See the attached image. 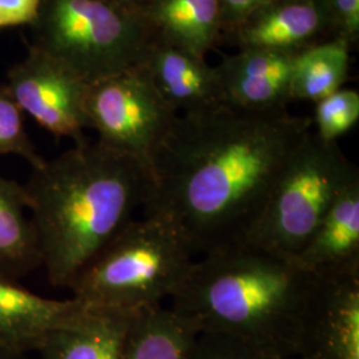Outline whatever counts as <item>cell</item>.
Returning <instances> with one entry per match:
<instances>
[{"label": "cell", "mask_w": 359, "mask_h": 359, "mask_svg": "<svg viewBox=\"0 0 359 359\" xmlns=\"http://www.w3.org/2000/svg\"><path fill=\"white\" fill-rule=\"evenodd\" d=\"M293 259L314 276L359 270V179L337 197Z\"/></svg>", "instance_id": "5bb4252c"}, {"label": "cell", "mask_w": 359, "mask_h": 359, "mask_svg": "<svg viewBox=\"0 0 359 359\" xmlns=\"http://www.w3.org/2000/svg\"><path fill=\"white\" fill-rule=\"evenodd\" d=\"M135 311L90 308L39 347L40 359H118Z\"/></svg>", "instance_id": "2e32d148"}, {"label": "cell", "mask_w": 359, "mask_h": 359, "mask_svg": "<svg viewBox=\"0 0 359 359\" xmlns=\"http://www.w3.org/2000/svg\"><path fill=\"white\" fill-rule=\"evenodd\" d=\"M273 1L277 0H219L222 13V36L229 35L231 29L248 15Z\"/></svg>", "instance_id": "d4e9b609"}, {"label": "cell", "mask_w": 359, "mask_h": 359, "mask_svg": "<svg viewBox=\"0 0 359 359\" xmlns=\"http://www.w3.org/2000/svg\"><path fill=\"white\" fill-rule=\"evenodd\" d=\"M359 120V93L354 90H341L316 103L314 133L323 142H337L357 126Z\"/></svg>", "instance_id": "ffe728a7"}, {"label": "cell", "mask_w": 359, "mask_h": 359, "mask_svg": "<svg viewBox=\"0 0 359 359\" xmlns=\"http://www.w3.org/2000/svg\"><path fill=\"white\" fill-rule=\"evenodd\" d=\"M311 118L228 104L179 115L149 161L144 213L170 221L196 256L241 243Z\"/></svg>", "instance_id": "6da1fadb"}, {"label": "cell", "mask_w": 359, "mask_h": 359, "mask_svg": "<svg viewBox=\"0 0 359 359\" xmlns=\"http://www.w3.org/2000/svg\"><path fill=\"white\" fill-rule=\"evenodd\" d=\"M198 334L172 308L142 309L130 318L118 359H188Z\"/></svg>", "instance_id": "e0dca14e"}, {"label": "cell", "mask_w": 359, "mask_h": 359, "mask_svg": "<svg viewBox=\"0 0 359 359\" xmlns=\"http://www.w3.org/2000/svg\"><path fill=\"white\" fill-rule=\"evenodd\" d=\"M117 7L129 11V13H140L142 15L144 10L148 7V4L152 0H107Z\"/></svg>", "instance_id": "484cf974"}, {"label": "cell", "mask_w": 359, "mask_h": 359, "mask_svg": "<svg viewBox=\"0 0 359 359\" xmlns=\"http://www.w3.org/2000/svg\"><path fill=\"white\" fill-rule=\"evenodd\" d=\"M142 16L154 41L206 57L222 38L219 0H152Z\"/></svg>", "instance_id": "9a60e30c"}, {"label": "cell", "mask_w": 359, "mask_h": 359, "mask_svg": "<svg viewBox=\"0 0 359 359\" xmlns=\"http://www.w3.org/2000/svg\"><path fill=\"white\" fill-rule=\"evenodd\" d=\"M40 266L25 188L0 176V278L16 281Z\"/></svg>", "instance_id": "ac0fdd59"}, {"label": "cell", "mask_w": 359, "mask_h": 359, "mask_svg": "<svg viewBox=\"0 0 359 359\" xmlns=\"http://www.w3.org/2000/svg\"><path fill=\"white\" fill-rule=\"evenodd\" d=\"M357 179L358 168L338 142H323L311 130L289 158L241 243L293 258L337 197Z\"/></svg>", "instance_id": "8992f818"}, {"label": "cell", "mask_w": 359, "mask_h": 359, "mask_svg": "<svg viewBox=\"0 0 359 359\" xmlns=\"http://www.w3.org/2000/svg\"><path fill=\"white\" fill-rule=\"evenodd\" d=\"M196 255L167 218H133L68 286L90 308L137 311L163 305L184 283Z\"/></svg>", "instance_id": "277c9868"}, {"label": "cell", "mask_w": 359, "mask_h": 359, "mask_svg": "<svg viewBox=\"0 0 359 359\" xmlns=\"http://www.w3.org/2000/svg\"><path fill=\"white\" fill-rule=\"evenodd\" d=\"M299 359H359V270L316 276Z\"/></svg>", "instance_id": "9c48e42d"}, {"label": "cell", "mask_w": 359, "mask_h": 359, "mask_svg": "<svg viewBox=\"0 0 359 359\" xmlns=\"http://www.w3.org/2000/svg\"><path fill=\"white\" fill-rule=\"evenodd\" d=\"M229 36L240 50L297 53L333 34L322 0H277L248 15Z\"/></svg>", "instance_id": "30bf717a"}, {"label": "cell", "mask_w": 359, "mask_h": 359, "mask_svg": "<svg viewBox=\"0 0 359 359\" xmlns=\"http://www.w3.org/2000/svg\"><path fill=\"white\" fill-rule=\"evenodd\" d=\"M142 65L177 115L196 114L224 104L217 68L208 65L206 57L154 41Z\"/></svg>", "instance_id": "4fadbf2b"}, {"label": "cell", "mask_w": 359, "mask_h": 359, "mask_svg": "<svg viewBox=\"0 0 359 359\" xmlns=\"http://www.w3.org/2000/svg\"><path fill=\"white\" fill-rule=\"evenodd\" d=\"M316 276L246 243L196 257L170 298L200 333L231 337L266 359L298 357Z\"/></svg>", "instance_id": "3957f363"}, {"label": "cell", "mask_w": 359, "mask_h": 359, "mask_svg": "<svg viewBox=\"0 0 359 359\" xmlns=\"http://www.w3.org/2000/svg\"><path fill=\"white\" fill-rule=\"evenodd\" d=\"M297 53L241 48L217 65L224 104L246 111L286 109Z\"/></svg>", "instance_id": "8fae6325"}, {"label": "cell", "mask_w": 359, "mask_h": 359, "mask_svg": "<svg viewBox=\"0 0 359 359\" xmlns=\"http://www.w3.org/2000/svg\"><path fill=\"white\" fill-rule=\"evenodd\" d=\"M32 46L86 83L144 63L154 39L144 16L107 0H41Z\"/></svg>", "instance_id": "5b68a950"}, {"label": "cell", "mask_w": 359, "mask_h": 359, "mask_svg": "<svg viewBox=\"0 0 359 359\" xmlns=\"http://www.w3.org/2000/svg\"><path fill=\"white\" fill-rule=\"evenodd\" d=\"M333 38H341L354 48L359 41V0H322Z\"/></svg>", "instance_id": "603a6c76"}, {"label": "cell", "mask_w": 359, "mask_h": 359, "mask_svg": "<svg viewBox=\"0 0 359 359\" xmlns=\"http://www.w3.org/2000/svg\"><path fill=\"white\" fill-rule=\"evenodd\" d=\"M87 309L75 298L40 297L16 281L0 278V347L18 354L38 351L53 330L75 321Z\"/></svg>", "instance_id": "7c38bea8"}, {"label": "cell", "mask_w": 359, "mask_h": 359, "mask_svg": "<svg viewBox=\"0 0 359 359\" xmlns=\"http://www.w3.org/2000/svg\"><path fill=\"white\" fill-rule=\"evenodd\" d=\"M188 359H266L243 342L217 333H200Z\"/></svg>", "instance_id": "7402d4cb"}, {"label": "cell", "mask_w": 359, "mask_h": 359, "mask_svg": "<svg viewBox=\"0 0 359 359\" xmlns=\"http://www.w3.org/2000/svg\"><path fill=\"white\" fill-rule=\"evenodd\" d=\"M41 0H0V29L32 26L38 18Z\"/></svg>", "instance_id": "cb8c5ba5"}, {"label": "cell", "mask_w": 359, "mask_h": 359, "mask_svg": "<svg viewBox=\"0 0 359 359\" xmlns=\"http://www.w3.org/2000/svg\"><path fill=\"white\" fill-rule=\"evenodd\" d=\"M177 116L142 65L88 86L87 128L93 129L97 142L107 148L132 156L148 168Z\"/></svg>", "instance_id": "52a82bcc"}, {"label": "cell", "mask_w": 359, "mask_h": 359, "mask_svg": "<svg viewBox=\"0 0 359 359\" xmlns=\"http://www.w3.org/2000/svg\"><path fill=\"white\" fill-rule=\"evenodd\" d=\"M23 188L40 266L53 286L68 287L144 208L151 173L132 156L84 140L32 168Z\"/></svg>", "instance_id": "7a4b0ae2"}, {"label": "cell", "mask_w": 359, "mask_h": 359, "mask_svg": "<svg viewBox=\"0 0 359 359\" xmlns=\"http://www.w3.org/2000/svg\"><path fill=\"white\" fill-rule=\"evenodd\" d=\"M351 46L341 38L329 39L297 52L290 99L317 103L342 88L348 75Z\"/></svg>", "instance_id": "d6986e66"}, {"label": "cell", "mask_w": 359, "mask_h": 359, "mask_svg": "<svg viewBox=\"0 0 359 359\" xmlns=\"http://www.w3.org/2000/svg\"><path fill=\"white\" fill-rule=\"evenodd\" d=\"M4 154L23 157L32 168H38L44 161L29 140L25 114L15 103L7 86L0 84V156Z\"/></svg>", "instance_id": "44dd1931"}, {"label": "cell", "mask_w": 359, "mask_h": 359, "mask_svg": "<svg viewBox=\"0 0 359 359\" xmlns=\"http://www.w3.org/2000/svg\"><path fill=\"white\" fill-rule=\"evenodd\" d=\"M7 88L25 115L56 137L84 142L88 83L50 53L29 44L7 74Z\"/></svg>", "instance_id": "ba28073f"}, {"label": "cell", "mask_w": 359, "mask_h": 359, "mask_svg": "<svg viewBox=\"0 0 359 359\" xmlns=\"http://www.w3.org/2000/svg\"><path fill=\"white\" fill-rule=\"evenodd\" d=\"M0 359H23V354H18L0 347Z\"/></svg>", "instance_id": "4316f807"}]
</instances>
